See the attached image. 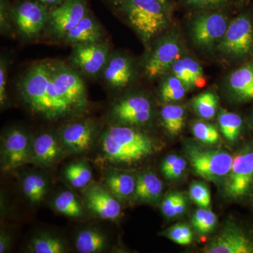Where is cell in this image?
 I'll return each mask as SVG.
<instances>
[{
	"label": "cell",
	"mask_w": 253,
	"mask_h": 253,
	"mask_svg": "<svg viewBox=\"0 0 253 253\" xmlns=\"http://www.w3.org/2000/svg\"><path fill=\"white\" fill-rule=\"evenodd\" d=\"M229 25L226 16L219 13L200 15L191 23L193 41L200 47L218 44L225 35Z\"/></svg>",
	"instance_id": "8"
},
{
	"label": "cell",
	"mask_w": 253,
	"mask_h": 253,
	"mask_svg": "<svg viewBox=\"0 0 253 253\" xmlns=\"http://www.w3.org/2000/svg\"><path fill=\"white\" fill-rule=\"evenodd\" d=\"M174 76L179 78L187 89L191 87V81L186 71L185 66L182 59H178L172 66Z\"/></svg>",
	"instance_id": "40"
},
{
	"label": "cell",
	"mask_w": 253,
	"mask_h": 253,
	"mask_svg": "<svg viewBox=\"0 0 253 253\" xmlns=\"http://www.w3.org/2000/svg\"><path fill=\"white\" fill-rule=\"evenodd\" d=\"M163 191V183L156 174L145 172L136 181L135 194L138 199L147 202L157 201Z\"/></svg>",
	"instance_id": "22"
},
{
	"label": "cell",
	"mask_w": 253,
	"mask_h": 253,
	"mask_svg": "<svg viewBox=\"0 0 253 253\" xmlns=\"http://www.w3.org/2000/svg\"><path fill=\"white\" fill-rule=\"evenodd\" d=\"M134 76V68L131 61L123 55H115L108 60L104 68L105 81L113 88L127 85Z\"/></svg>",
	"instance_id": "19"
},
{
	"label": "cell",
	"mask_w": 253,
	"mask_h": 253,
	"mask_svg": "<svg viewBox=\"0 0 253 253\" xmlns=\"http://www.w3.org/2000/svg\"><path fill=\"white\" fill-rule=\"evenodd\" d=\"M227 86L231 96L239 102L253 101V59L231 73Z\"/></svg>",
	"instance_id": "16"
},
{
	"label": "cell",
	"mask_w": 253,
	"mask_h": 253,
	"mask_svg": "<svg viewBox=\"0 0 253 253\" xmlns=\"http://www.w3.org/2000/svg\"><path fill=\"white\" fill-rule=\"evenodd\" d=\"M23 191L31 202H41L47 191V183L42 176L30 174L23 181Z\"/></svg>",
	"instance_id": "27"
},
{
	"label": "cell",
	"mask_w": 253,
	"mask_h": 253,
	"mask_svg": "<svg viewBox=\"0 0 253 253\" xmlns=\"http://www.w3.org/2000/svg\"><path fill=\"white\" fill-rule=\"evenodd\" d=\"M125 9L129 23L145 41L162 31L169 20L167 2L163 0H126Z\"/></svg>",
	"instance_id": "3"
},
{
	"label": "cell",
	"mask_w": 253,
	"mask_h": 253,
	"mask_svg": "<svg viewBox=\"0 0 253 253\" xmlns=\"http://www.w3.org/2000/svg\"><path fill=\"white\" fill-rule=\"evenodd\" d=\"M103 35L99 23L87 13L76 27L68 32L65 38L70 43L77 45L101 42Z\"/></svg>",
	"instance_id": "20"
},
{
	"label": "cell",
	"mask_w": 253,
	"mask_h": 253,
	"mask_svg": "<svg viewBox=\"0 0 253 253\" xmlns=\"http://www.w3.org/2000/svg\"><path fill=\"white\" fill-rule=\"evenodd\" d=\"M20 90L33 111L49 119L63 117L73 112L55 89L51 76V62L37 63L20 83Z\"/></svg>",
	"instance_id": "1"
},
{
	"label": "cell",
	"mask_w": 253,
	"mask_h": 253,
	"mask_svg": "<svg viewBox=\"0 0 253 253\" xmlns=\"http://www.w3.org/2000/svg\"><path fill=\"white\" fill-rule=\"evenodd\" d=\"M4 59H1L0 64V101L4 105L6 100V80H7V68Z\"/></svg>",
	"instance_id": "41"
},
{
	"label": "cell",
	"mask_w": 253,
	"mask_h": 253,
	"mask_svg": "<svg viewBox=\"0 0 253 253\" xmlns=\"http://www.w3.org/2000/svg\"><path fill=\"white\" fill-rule=\"evenodd\" d=\"M86 14L84 0H65L49 13L50 28L57 38H65Z\"/></svg>",
	"instance_id": "9"
},
{
	"label": "cell",
	"mask_w": 253,
	"mask_h": 253,
	"mask_svg": "<svg viewBox=\"0 0 253 253\" xmlns=\"http://www.w3.org/2000/svg\"><path fill=\"white\" fill-rule=\"evenodd\" d=\"M154 149L149 136L129 126H112L103 137V152L113 163L137 162L152 154Z\"/></svg>",
	"instance_id": "2"
},
{
	"label": "cell",
	"mask_w": 253,
	"mask_h": 253,
	"mask_svg": "<svg viewBox=\"0 0 253 253\" xmlns=\"http://www.w3.org/2000/svg\"><path fill=\"white\" fill-rule=\"evenodd\" d=\"M218 103L219 99L215 93L206 91L194 98L193 106L200 117L209 120L215 116Z\"/></svg>",
	"instance_id": "28"
},
{
	"label": "cell",
	"mask_w": 253,
	"mask_h": 253,
	"mask_svg": "<svg viewBox=\"0 0 253 253\" xmlns=\"http://www.w3.org/2000/svg\"><path fill=\"white\" fill-rule=\"evenodd\" d=\"M186 168V162L184 158L178 157L172 167L167 171L163 172V174L168 179H176L180 177L184 172Z\"/></svg>",
	"instance_id": "39"
},
{
	"label": "cell",
	"mask_w": 253,
	"mask_h": 253,
	"mask_svg": "<svg viewBox=\"0 0 253 253\" xmlns=\"http://www.w3.org/2000/svg\"><path fill=\"white\" fill-rule=\"evenodd\" d=\"M167 236L176 244L181 246L191 244L194 239L192 231L189 226L183 224H177L171 226L167 231Z\"/></svg>",
	"instance_id": "36"
},
{
	"label": "cell",
	"mask_w": 253,
	"mask_h": 253,
	"mask_svg": "<svg viewBox=\"0 0 253 253\" xmlns=\"http://www.w3.org/2000/svg\"><path fill=\"white\" fill-rule=\"evenodd\" d=\"M183 195L179 193H172L169 194L164 199L162 204V212L167 217H174V209L179 199L182 197Z\"/></svg>",
	"instance_id": "38"
},
{
	"label": "cell",
	"mask_w": 253,
	"mask_h": 253,
	"mask_svg": "<svg viewBox=\"0 0 253 253\" xmlns=\"http://www.w3.org/2000/svg\"><path fill=\"white\" fill-rule=\"evenodd\" d=\"M94 135V126L87 122L68 125L61 132L63 144L75 152H83L90 148Z\"/></svg>",
	"instance_id": "18"
},
{
	"label": "cell",
	"mask_w": 253,
	"mask_h": 253,
	"mask_svg": "<svg viewBox=\"0 0 253 253\" xmlns=\"http://www.w3.org/2000/svg\"><path fill=\"white\" fill-rule=\"evenodd\" d=\"M114 1H126V0H114Z\"/></svg>",
	"instance_id": "46"
},
{
	"label": "cell",
	"mask_w": 253,
	"mask_h": 253,
	"mask_svg": "<svg viewBox=\"0 0 253 253\" xmlns=\"http://www.w3.org/2000/svg\"><path fill=\"white\" fill-rule=\"evenodd\" d=\"M106 246V237L102 233L96 229L82 231L76 238V247L79 253L101 252Z\"/></svg>",
	"instance_id": "24"
},
{
	"label": "cell",
	"mask_w": 253,
	"mask_h": 253,
	"mask_svg": "<svg viewBox=\"0 0 253 253\" xmlns=\"http://www.w3.org/2000/svg\"><path fill=\"white\" fill-rule=\"evenodd\" d=\"M193 226L201 234H208L214 229L217 223V216L207 208H201L193 215Z\"/></svg>",
	"instance_id": "33"
},
{
	"label": "cell",
	"mask_w": 253,
	"mask_h": 253,
	"mask_svg": "<svg viewBox=\"0 0 253 253\" xmlns=\"http://www.w3.org/2000/svg\"><path fill=\"white\" fill-rule=\"evenodd\" d=\"M191 166L196 174L211 181H219L230 172L234 158L221 150L204 149L192 146L188 149Z\"/></svg>",
	"instance_id": "5"
},
{
	"label": "cell",
	"mask_w": 253,
	"mask_h": 253,
	"mask_svg": "<svg viewBox=\"0 0 253 253\" xmlns=\"http://www.w3.org/2000/svg\"><path fill=\"white\" fill-rule=\"evenodd\" d=\"M178 157L179 156H176V155L172 154L169 155V156L165 158L162 163V166H161V170H162L163 173L166 172L169 168L172 167V165L175 162Z\"/></svg>",
	"instance_id": "43"
},
{
	"label": "cell",
	"mask_w": 253,
	"mask_h": 253,
	"mask_svg": "<svg viewBox=\"0 0 253 253\" xmlns=\"http://www.w3.org/2000/svg\"><path fill=\"white\" fill-rule=\"evenodd\" d=\"M65 176L71 185L76 188H83L91 181L92 173L85 164L77 163L68 166Z\"/></svg>",
	"instance_id": "31"
},
{
	"label": "cell",
	"mask_w": 253,
	"mask_h": 253,
	"mask_svg": "<svg viewBox=\"0 0 253 253\" xmlns=\"http://www.w3.org/2000/svg\"><path fill=\"white\" fill-rule=\"evenodd\" d=\"M3 151L8 169L21 166L28 161L29 156L28 136L21 129H12L5 137Z\"/></svg>",
	"instance_id": "17"
},
{
	"label": "cell",
	"mask_w": 253,
	"mask_h": 253,
	"mask_svg": "<svg viewBox=\"0 0 253 253\" xmlns=\"http://www.w3.org/2000/svg\"><path fill=\"white\" fill-rule=\"evenodd\" d=\"M218 49L234 59H253V15L248 11L234 18L217 44Z\"/></svg>",
	"instance_id": "4"
},
{
	"label": "cell",
	"mask_w": 253,
	"mask_h": 253,
	"mask_svg": "<svg viewBox=\"0 0 253 253\" xmlns=\"http://www.w3.org/2000/svg\"><path fill=\"white\" fill-rule=\"evenodd\" d=\"M0 253H4L8 248L9 245V238L4 234L1 233V238H0Z\"/></svg>",
	"instance_id": "44"
},
{
	"label": "cell",
	"mask_w": 253,
	"mask_h": 253,
	"mask_svg": "<svg viewBox=\"0 0 253 253\" xmlns=\"http://www.w3.org/2000/svg\"><path fill=\"white\" fill-rule=\"evenodd\" d=\"M113 116L120 123L129 126H140L149 121L152 108L149 100L140 95L120 100L113 107Z\"/></svg>",
	"instance_id": "13"
},
{
	"label": "cell",
	"mask_w": 253,
	"mask_h": 253,
	"mask_svg": "<svg viewBox=\"0 0 253 253\" xmlns=\"http://www.w3.org/2000/svg\"><path fill=\"white\" fill-rule=\"evenodd\" d=\"M109 46L104 42L77 44L72 56L73 64L87 76H95L109 60Z\"/></svg>",
	"instance_id": "12"
},
{
	"label": "cell",
	"mask_w": 253,
	"mask_h": 253,
	"mask_svg": "<svg viewBox=\"0 0 253 253\" xmlns=\"http://www.w3.org/2000/svg\"><path fill=\"white\" fill-rule=\"evenodd\" d=\"M15 23L20 32L28 38L37 36L49 20L46 6L40 1H26L18 5L14 11Z\"/></svg>",
	"instance_id": "10"
},
{
	"label": "cell",
	"mask_w": 253,
	"mask_h": 253,
	"mask_svg": "<svg viewBox=\"0 0 253 253\" xmlns=\"http://www.w3.org/2000/svg\"><path fill=\"white\" fill-rule=\"evenodd\" d=\"M192 131L196 139L206 144H215L220 139L219 131L213 125L196 122L193 125Z\"/></svg>",
	"instance_id": "34"
},
{
	"label": "cell",
	"mask_w": 253,
	"mask_h": 253,
	"mask_svg": "<svg viewBox=\"0 0 253 253\" xmlns=\"http://www.w3.org/2000/svg\"><path fill=\"white\" fill-rule=\"evenodd\" d=\"M85 200L88 208L102 219L113 220L121 214L119 202L101 186H92L86 191Z\"/></svg>",
	"instance_id": "15"
},
{
	"label": "cell",
	"mask_w": 253,
	"mask_h": 253,
	"mask_svg": "<svg viewBox=\"0 0 253 253\" xmlns=\"http://www.w3.org/2000/svg\"><path fill=\"white\" fill-rule=\"evenodd\" d=\"M190 6L199 9H208L225 4L229 0H186Z\"/></svg>",
	"instance_id": "42"
},
{
	"label": "cell",
	"mask_w": 253,
	"mask_h": 253,
	"mask_svg": "<svg viewBox=\"0 0 253 253\" xmlns=\"http://www.w3.org/2000/svg\"><path fill=\"white\" fill-rule=\"evenodd\" d=\"M51 76L56 92L72 111L86 106L85 86L76 71L61 63H51Z\"/></svg>",
	"instance_id": "6"
},
{
	"label": "cell",
	"mask_w": 253,
	"mask_h": 253,
	"mask_svg": "<svg viewBox=\"0 0 253 253\" xmlns=\"http://www.w3.org/2000/svg\"><path fill=\"white\" fill-rule=\"evenodd\" d=\"M106 184L111 193L121 199L130 196L136 189L135 179L126 173H110L106 176Z\"/></svg>",
	"instance_id": "23"
},
{
	"label": "cell",
	"mask_w": 253,
	"mask_h": 253,
	"mask_svg": "<svg viewBox=\"0 0 253 253\" xmlns=\"http://www.w3.org/2000/svg\"><path fill=\"white\" fill-rule=\"evenodd\" d=\"M186 89V86L179 78L171 76L162 83L161 98L166 103L179 101L185 96Z\"/></svg>",
	"instance_id": "32"
},
{
	"label": "cell",
	"mask_w": 253,
	"mask_h": 253,
	"mask_svg": "<svg viewBox=\"0 0 253 253\" xmlns=\"http://www.w3.org/2000/svg\"><path fill=\"white\" fill-rule=\"evenodd\" d=\"M182 60L191 81V87L204 86L206 84V81H205L202 68L200 66L199 63L191 57L183 58Z\"/></svg>",
	"instance_id": "37"
},
{
	"label": "cell",
	"mask_w": 253,
	"mask_h": 253,
	"mask_svg": "<svg viewBox=\"0 0 253 253\" xmlns=\"http://www.w3.org/2000/svg\"><path fill=\"white\" fill-rule=\"evenodd\" d=\"M163 126L172 135H177L182 130L185 120L184 108L178 105H166L161 111Z\"/></svg>",
	"instance_id": "25"
},
{
	"label": "cell",
	"mask_w": 253,
	"mask_h": 253,
	"mask_svg": "<svg viewBox=\"0 0 253 253\" xmlns=\"http://www.w3.org/2000/svg\"><path fill=\"white\" fill-rule=\"evenodd\" d=\"M191 199L200 208H208L211 204V196L208 186L200 181H194L189 188Z\"/></svg>",
	"instance_id": "35"
},
{
	"label": "cell",
	"mask_w": 253,
	"mask_h": 253,
	"mask_svg": "<svg viewBox=\"0 0 253 253\" xmlns=\"http://www.w3.org/2000/svg\"><path fill=\"white\" fill-rule=\"evenodd\" d=\"M163 1H166V0H163Z\"/></svg>",
	"instance_id": "47"
},
{
	"label": "cell",
	"mask_w": 253,
	"mask_h": 253,
	"mask_svg": "<svg viewBox=\"0 0 253 253\" xmlns=\"http://www.w3.org/2000/svg\"><path fill=\"white\" fill-rule=\"evenodd\" d=\"M225 189L228 196L239 198L249 192L253 182V145H248L234 158L227 175Z\"/></svg>",
	"instance_id": "7"
},
{
	"label": "cell",
	"mask_w": 253,
	"mask_h": 253,
	"mask_svg": "<svg viewBox=\"0 0 253 253\" xmlns=\"http://www.w3.org/2000/svg\"><path fill=\"white\" fill-rule=\"evenodd\" d=\"M221 134L229 141H234L239 137L243 127V120L235 113L221 110L218 116Z\"/></svg>",
	"instance_id": "26"
},
{
	"label": "cell",
	"mask_w": 253,
	"mask_h": 253,
	"mask_svg": "<svg viewBox=\"0 0 253 253\" xmlns=\"http://www.w3.org/2000/svg\"><path fill=\"white\" fill-rule=\"evenodd\" d=\"M180 53L179 42L174 36H166L160 40L145 65L148 77L154 78L161 76L179 59Z\"/></svg>",
	"instance_id": "11"
},
{
	"label": "cell",
	"mask_w": 253,
	"mask_h": 253,
	"mask_svg": "<svg viewBox=\"0 0 253 253\" xmlns=\"http://www.w3.org/2000/svg\"><path fill=\"white\" fill-rule=\"evenodd\" d=\"M33 154L38 162L49 165L56 161L61 155V148L56 137L49 133H44L35 139Z\"/></svg>",
	"instance_id": "21"
},
{
	"label": "cell",
	"mask_w": 253,
	"mask_h": 253,
	"mask_svg": "<svg viewBox=\"0 0 253 253\" xmlns=\"http://www.w3.org/2000/svg\"><path fill=\"white\" fill-rule=\"evenodd\" d=\"M30 251L35 253H63L66 245L59 238L51 235H40L32 240Z\"/></svg>",
	"instance_id": "29"
},
{
	"label": "cell",
	"mask_w": 253,
	"mask_h": 253,
	"mask_svg": "<svg viewBox=\"0 0 253 253\" xmlns=\"http://www.w3.org/2000/svg\"><path fill=\"white\" fill-rule=\"evenodd\" d=\"M207 253H253V242L241 229L228 227L208 245Z\"/></svg>",
	"instance_id": "14"
},
{
	"label": "cell",
	"mask_w": 253,
	"mask_h": 253,
	"mask_svg": "<svg viewBox=\"0 0 253 253\" xmlns=\"http://www.w3.org/2000/svg\"><path fill=\"white\" fill-rule=\"evenodd\" d=\"M55 208L65 215L71 217H81L83 210L75 195L71 191H63L54 200Z\"/></svg>",
	"instance_id": "30"
},
{
	"label": "cell",
	"mask_w": 253,
	"mask_h": 253,
	"mask_svg": "<svg viewBox=\"0 0 253 253\" xmlns=\"http://www.w3.org/2000/svg\"><path fill=\"white\" fill-rule=\"evenodd\" d=\"M37 1H40L45 6L60 4L63 2V0H37Z\"/></svg>",
	"instance_id": "45"
},
{
	"label": "cell",
	"mask_w": 253,
	"mask_h": 253,
	"mask_svg": "<svg viewBox=\"0 0 253 253\" xmlns=\"http://www.w3.org/2000/svg\"></svg>",
	"instance_id": "48"
}]
</instances>
